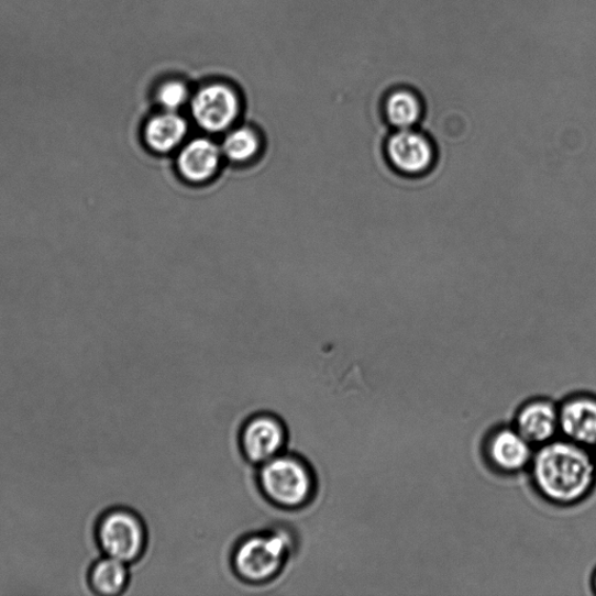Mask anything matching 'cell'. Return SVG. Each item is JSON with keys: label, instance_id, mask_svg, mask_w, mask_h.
<instances>
[{"label": "cell", "instance_id": "16", "mask_svg": "<svg viewBox=\"0 0 596 596\" xmlns=\"http://www.w3.org/2000/svg\"><path fill=\"white\" fill-rule=\"evenodd\" d=\"M189 98V91L186 85L178 81L165 84L157 92V101L167 111L175 112L184 107Z\"/></svg>", "mask_w": 596, "mask_h": 596}, {"label": "cell", "instance_id": "17", "mask_svg": "<svg viewBox=\"0 0 596 596\" xmlns=\"http://www.w3.org/2000/svg\"><path fill=\"white\" fill-rule=\"evenodd\" d=\"M592 584H593L594 592L596 593V571H595V573H594V575H593V582H592Z\"/></svg>", "mask_w": 596, "mask_h": 596}, {"label": "cell", "instance_id": "15", "mask_svg": "<svg viewBox=\"0 0 596 596\" xmlns=\"http://www.w3.org/2000/svg\"><path fill=\"white\" fill-rule=\"evenodd\" d=\"M222 148L230 161L244 163L260 150V139L251 129H238L225 137Z\"/></svg>", "mask_w": 596, "mask_h": 596}, {"label": "cell", "instance_id": "5", "mask_svg": "<svg viewBox=\"0 0 596 596\" xmlns=\"http://www.w3.org/2000/svg\"><path fill=\"white\" fill-rule=\"evenodd\" d=\"M240 444L245 460L257 468L286 452L288 431L280 417L256 413L244 423Z\"/></svg>", "mask_w": 596, "mask_h": 596}, {"label": "cell", "instance_id": "14", "mask_svg": "<svg viewBox=\"0 0 596 596\" xmlns=\"http://www.w3.org/2000/svg\"><path fill=\"white\" fill-rule=\"evenodd\" d=\"M131 582L130 565L104 555L96 561L88 573V584L101 596H118L126 592Z\"/></svg>", "mask_w": 596, "mask_h": 596}, {"label": "cell", "instance_id": "9", "mask_svg": "<svg viewBox=\"0 0 596 596\" xmlns=\"http://www.w3.org/2000/svg\"><path fill=\"white\" fill-rule=\"evenodd\" d=\"M514 428L532 446H542L560 432V407L540 397L526 402L515 415Z\"/></svg>", "mask_w": 596, "mask_h": 596}, {"label": "cell", "instance_id": "12", "mask_svg": "<svg viewBox=\"0 0 596 596\" xmlns=\"http://www.w3.org/2000/svg\"><path fill=\"white\" fill-rule=\"evenodd\" d=\"M423 111L420 93L410 87H396L386 96L385 114L396 130L412 129L421 121Z\"/></svg>", "mask_w": 596, "mask_h": 596}, {"label": "cell", "instance_id": "4", "mask_svg": "<svg viewBox=\"0 0 596 596\" xmlns=\"http://www.w3.org/2000/svg\"><path fill=\"white\" fill-rule=\"evenodd\" d=\"M95 539L107 558L132 566L144 558L148 532L144 519L135 510L114 506L99 516Z\"/></svg>", "mask_w": 596, "mask_h": 596}, {"label": "cell", "instance_id": "1", "mask_svg": "<svg viewBox=\"0 0 596 596\" xmlns=\"http://www.w3.org/2000/svg\"><path fill=\"white\" fill-rule=\"evenodd\" d=\"M532 484L543 498L558 506H573L588 498L596 485V455L569 440H553L534 452Z\"/></svg>", "mask_w": 596, "mask_h": 596}, {"label": "cell", "instance_id": "11", "mask_svg": "<svg viewBox=\"0 0 596 596\" xmlns=\"http://www.w3.org/2000/svg\"><path fill=\"white\" fill-rule=\"evenodd\" d=\"M221 150L206 137H197L178 155V169L188 181L200 184L209 180L220 166Z\"/></svg>", "mask_w": 596, "mask_h": 596}, {"label": "cell", "instance_id": "10", "mask_svg": "<svg viewBox=\"0 0 596 596\" xmlns=\"http://www.w3.org/2000/svg\"><path fill=\"white\" fill-rule=\"evenodd\" d=\"M560 431L564 439L594 450L596 448V397L575 395L560 407Z\"/></svg>", "mask_w": 596, "mask_h": 596}, {"label": "cell", "instance_id": "2", "mask_svg": "<svg viewBox=\"0 0 596 596\" xmlns=\"http://www.w3.org/2000/svg\"><path fill=\"white\" fill-rule=\"evenodd\" d=\"M296 550V536L288 528H274L246 536L234 547L232 569L251 594H265Z\"/></svg>", "mask_w": 596, "mask_h": 596}, {"label": "cell", "instance_id": "3", "mask_svg": "<svg viewBox=\"0 0 596 596\" xmlns=\"http://www.w3.org/2000/svg\"><path fill=\"white\" fill-rule=\"evenodd\" d=\"M257 483L266 500L295 511L309 506L316 494V476L302 456L284 452L257 467Z\"/></svg>", "mask_w": 596, "mask_h": 596}, {"label": "cell", "instance_id": "7", "mask_svg": "<svg viewBox=\"0 0 596 596\" xmlns=\"http://www.w3.org/2000/svg\"><path fill=\"white\" fill-rule=\"evenodd\" d=\"M386 152L391 166L408 176L426 174L434 162L431 142L413 129L397 130L389 137Z\"/></svg>", "mask_w": 596, "mask_h": 596}, {"label": "cell", "instance_id": "8", "mask_svg": "<svg viewBox=\"0 0 596 596\" xmlns=\"http://www.w3.org/2000/svg\"><path fill=\"white\" fill-rule=\"evenodd\" d=\"M485 454L489 465L504 474H516L530 467L533 446L525 437L511 428L494 430L485 444Z\"/></svg>", "mask_w": 596, "mask_h": 596}, {"label": "cell", "instance_id": "6", "mask_svg": "<svg viewBox=\"0 0 596 596\" xmlns=\"http://www.w3.org/2000/svg\"><path fill=\"white\" fill-rule=\"evenodd\" d=\"M195 121L208 132L227 130L240 113V99L224 85H211L196 93L191 101Z\"/></svg>", "mask_w": 596, "mask_h": 596}, {"label": "cell", "instance_id": "13", "mask_svg": "<svg viewBox=\"0 0 596 596\" xmlns=\"http://www.w3.org/2000/svg\"><path fill=\"white\" fill-rule=\"evenodd\" d=\"M188 133L186 119L173 111L157 114L146 124L145 142L155 152L167 153L184 142Z\"/></svg>", "mask_w": 596, "mask_h": 596}]
</instances>
